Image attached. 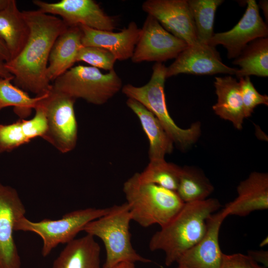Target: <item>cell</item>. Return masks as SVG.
<instances>
[{
  "instance_id": "obj_22",
  "label": "cell",
  "mask_w": 268,
  "mask_h": 268,
  "mask_svg": "<svg viewBox=\"0 0 268 268\" xmlns=\"http://www.w3.org/2000/svg\"><path fill=\"white\" fill-rule=\"evenodd\" d=\"M29 28L15 0L0 11V40L7 48L10 60L16 57L25 46Z\"/></svg>"
},
{
  "instance_id": "obj_12",
  "label": "cell",
  "mask_w": 268,
  "mask_h": 268,
  "mask_svg": "<svg viewBox=\"0 0 268 268\" xmlns=\"http://www.w3.org/2000/svg\"><path fill=\"white\" fill-rule=\"evenodd\" d=\"M246 11L238 23L229 31L214 34L208 44L221 45L227 51L229 59L236 58L253 41L268 37V28L261 17L255 0L246 1Z\"/></svg>"
},
{
  "instance_id": "obj_37",
  "label": "cell",
  "mask_w": 268,
  "mask_h": 268,
  "mask_svg": "<svg viewBox=\"0 0 268 268\" xmlns=\"http://www.w3.org/2000/svg\"><path fill=\"white\" fill-rule=\"evenodd\" d=\"M260 6L263 11L264 15L268 21V1L267 0L260 1Z\"/></svg>"
},
{
  "instance_id": "obj_26",
  "label": "cell",
  "mask_w": 268,
  "mask_h": 268,
  "mask_svg": "<svg viewBox=\"0 0 268 268\" xmlns=\"http://www.w3.org/2000/svg\"><path fill=\"white\" fill-rule=\"evenodd\" d=\"M222 0H188L193 16L197 42L208 44L213 35V24L217 7Z\"/></svg>"
},
{
  "instance_id": "obj_15",
  "label": "cell",
  "mask_w": 268,
  "mask_h": 268,
  "mask_svg": "<svg viewBox=\"0 0 268 268\" xmlns=\"http://www.w3.org/2000/svg\"><path fill=\"white\" fill-rule=\"evenodd\" d=\"M228 216L224 208L208 218L204 236L180 257L177 262V267L220 268L223 253L219 245V231L223 220Z\"/></svg>"
},
{
  "instance_id": "obj_30",
  "label": "cell",
  "mask_w": 268,
  "mask_h": 268,
  "mask_svg": "<svg viewBox=\"0 0 268 268\" xmlns=\"http://www.w3.org/2000/svg\"><path fill=\"white\" fill-rule=\"evenodd\" d=\"M239 83L245 118L251 116L257 106L268 105V96L258 92L249 76L240 78Z\"/></svg>"
},
{
  "instance_id": "obj_14",
  "label": "cell",
  "mask_w": 268,
  "mask_h": 268,
  "mask_svg": "<svg viewBox=\"0 0 268 268\" xmlns=\"http://www.w3.org/2000/svg\"><path fill=\"white\" fill-rule=\"evenodd\" d=\"M238 68L228 67L222 61L215 47L197 43L188 46L166 67V78L181 73L212 75L236 74Z\"/></svg>"
},
{
  "instance_id": "obj_11",
  "label": "cell",
  "mask_w": 268,
  "mask_h": 268,
  "mask_svg": "<svg viewBox=\"0 0 268 268\" xmlns=\"http://www.w3.org/2000/svg\"><path fill=\"white\" fill-rule=\"evenodd\" d=\"M25 213L16 190L0 182V268H21L13 232L15 222Z\"/></svg>"
},
{
  "instance_id": "obj_31",
  "label": "cell",
  "mask_w": 268,
  "mask_h": 268,
  "mask_svg": "<svg viewBox=\"0 0 268 268\" xmlns=\"http://www.w3.org/2000/svg\"><path fill=\"white\" fill-rule=\"evenodd\" d=\"M41 100L34 109L35 114L32 119H20L23 132L29 142L38 137L44 139L47 133V120Z\"/></svg>"
},
{
  "instance_id": "obj_27",
  "label": "cell",
  "mask_w": 268,
  "mask_h": 268,
  "mask_svg": "<svg viewBox=\"0 0 268 268\" xmlns=\"http://www.w3.org/2000/svg\"><path fill=\"white\" fill-rule=\"evenodd\" d=\"M181 170L180 167L163 159L150 161L143 171L138 174L140 180L143 182L176 191Z\"/></svg>"
},
{
  "instance_id": "obj_10",
  "label": "cell",
  "mask_w": 268,
  "mask_h": 268,
  "mask_svg": "<svg viewBox=\"0 0 268 268\" xmlns=\"http://www.w3.org/2000/svg\"><path fill=\"white\" fill-rule=\"evenodd\" d=\"M33 3L44 13L59 15L68 26L83 25L109 31L116 27L114 19L93 0H62L56 2L34 0Z\"/></svg>"
},
{
  "instance_id": "obj_21",
  "label": "cell",
  "mask_w": 268,
  "mask_h": 268,
  "mask_svg": "<svg viewBox=\"0 0 268 268\" xmlns=\"http://www.w3.org/2000/svg\"><path fill=\"white\" fill-rule=\"evenodd\" d=\"M52 268H100V247L89 234L74 239L66 244Z\"/></svg>"
},
{
  "instance_id": "obj_2",
  "label": "cell",
  "mask_w": 268,
  "mask_h": 268,
  "mask_svg": "<svg viewBox=\"0 0 268 268\" xmlns=\"http://www.w3.org/2000/svg\"><path fill=\"white\" fill-rule=\"evenodd\" d=\"M220 206L219 201L214 198L185 203L177 214L152 235L149 249L162 251L167 266L177 263L204 236L208 218Z\"/></svg>"
},
{
  "instance_id": "obj_1",
  "label": "cell",
  "mask_w": 268,
  "mask_h": 268,
  "mask_svg": "<svg viewBox=\"0 0 268 268\" xmlns=\"http://www.w3.org/2000/svg\"><path fill=\"white\" fill-rule=\"evenodd\" d=\"M22 12L29 28V37L19 54L5 63V67L15 86L41 96L52 88L47 76L51 50L68 26L61 18L39 9Z\"/></svg>"
},
{
  "instance_id": "obj_13",
  "label": "cell",
  "mask_w": 268,
  "mask_h": 268,
  "mask_svg": "<svg viewBox=\"0 0 268 268\" xmlns=\"http://www.w3.org/2000/svg\"><path fill=\"white\" fill-rule=\"evenodd\" d=\"M142 8L188 46L198 43L188 0H147L143 3Z\"/></svg>"
},
{
  "instance_id": "obj_18",
  "label": "cell",
  "mask_w": 268,
  "mask_h": 268,
  "mask_svg": "<svg viewBox=\"0 0 268 268\" xmlns=\"http://www.w3.org/2000/svg\"><path fill=\"white\" fill-rule=\"evenodd\" d=\"M79 26H68L55 41L51 50L47 76L51 81L72 67L76 62L79 50L82 47Z\"/></svg>"
},
{
  "instance_id": "obj_38",
  "label": "cell",
  "mask_w": 268,
  "mask_h": 268,
  "mask_svg": "<svg viewBox=\"0 0 268 268\" xmlns=\"http://www.w3.org/2000/svg\"><path fill=\"white\" fill-rule=\"evenodd\" d=\"M10 0H0V11L8 5Z\"/></svg>"
},
{
  "instance_id": "obj_24",
  "label": "cell",
  "mask_w": 268,
  "mask_h": 268,
  "mask_svg": "<svg viewBox=\"0 0 268 268\" xmlns=\"http://www.w3.org/2000/svg\"><path fill=\"white\" fill-rule=\"evenodd\" d=\"M214 187L204 174L194 167L182 168L176 193L184 203L205 200Z\"/></svg>"
},
{
  "instance_id": "obj_32",
  "label": "cell",
  "mask_w": 268,
  "mask_h": 268,
  "mask_svg": "<svg viewBox=\"0 0 268 268\" xmlns=\"http://www.w3.org/2000/svg\"><path fill=\"white\" fill-rule=\"evenodd\" d=\"M220 268H266L254 261L248 255L223 254Z\"/></svg>"
},
{
  "instance_id": "obj_33",
  "label": "cell",
  "mask_w": 268,
  "mask_h": 268,
  "mask_svg": "<svg viewBox=\"0 0 268 268\" xmlns=\"http://www.w3.org/2000/svg\"><path fill=\"white\" fill-rule=\"evenodd\" d=\"M257 263H261L267 268L268 267V252L264 250H249L247 254Z\"/></svg>"
},
{
  "instance_id": "obj_36",
  "label": "cell",
  "mask_w": 268,
  "mask_h": 268,
  "mask_svg": "<svg viewBox=\"0 0 268 268\" xmlns=\"http://www.w3.org/2000/svg\"><path fill=\"white\" fill-rule=\"evenodd\" d=\"M110 268H135L134 263L130 262L119 263Z\"/></svg>"
},
{
  "instance_id": "obj_9",
  "label": "cell",
  "mask_w": 268,
  "mask_h": 268,
  "mask_svg": "<svg viewBox=\"0 0 268 268\" xmlns=\"http://www.w3.org/2000/svg\"><path fill=\"white\" fill-rule=\"evenodd\" d=\"M188 45L166 30L153 16L148 15L144 22L132 61L162 63L176 58Z\"/></svg>"
},
{
  "instance_id": "obj_7",
  "label": "cell",
  "mask_w": 268,
  "mask_h": 268,
  "mask_svg": "<svg viewBox=\"0 0 268 268\" xmlns=\"http://www.w3.org/2000/svg\"><path fill=\"white\" fill-rule=\"evenodd\" d=\"M110 209L111 207L77 209L64 214L59 219L45 218L38 222L30 221L24 216L16 221L14 229L39 235L43 241L41 254L46 257L59 244H67L75 239L86 224L107 214Z\"/></svg>"
},
{
  "instance_id": "obj_17",
  "label": "cell",
  "mask_w": 268,
  "mask_h": 268,
  "mask_svg": "<svg viewBox=\"0 0 268 268\" xmlns=\"http://www.w3.org/2000/svg\"><path fill=\"white\" fill-rule=\"evenodd\" d=\"M237 196L224 208L228 215L245 216L268 208V174L253 172L237 187Z\"/></svg>"
},
{
  "instance_id": "obj_23",
  "label": "cell",
  "mask_w": 268,
  "mask_h": 268,
  "mask_svg": "<svg viewBox=\"0 0 268 268\" xmlns=\"http://www.w3.org/2000/svg\"><path fill=\"white\" fill-rule=\"evenodd\" d=\"M233 64L240 68L236 74L240 78L250 75L268 76V38H261L250 43Z\"/></svg>"
},
{
  "instance_id": "obj_8",
  "label": "cell",
  "mask_w": 268,
  "mask_h": 268,
  "mask_svg": "<svg viewBox=\"0 0 268 268\" xmlns=\"http://www.w3.org/2000/svg\"><path fill=\"white\" fill-rule=\"evenodd\" d=\"M75 99L51 88L40 101L47 120L44 139L63 153L72 150L77 139V124L74 104Z\"/></svg>"
},
{
  "instance_id": "obj_16",
  "label": "cell",
  "mask_w": 268,
  "mask_h": 268,
  "mask_svg": "<svg viewBox=\"0 0 268 268\" xmlns=\"http://www.w3.org/2000/svg\"><path fill=\"white\" fill-rule=\"evenodd\" d=\"M79 26L83 46L106 49L119 61L132 58L141 31L134 21L118 32L99 30L83 25Z\"/></svg>"
},
{
  "instance_id": "obj_6",
  "label": "cell",
  "mask_w": 268,
  "mask_h": 268,
  "mask_svg": "<svg viewBox=\"0 0 268 268\" xmlns=\"http://www.w3.org/2000/svg\"><path fill=\"white\" fill-rule=\"evenodd\" d=\"M52 87L74 98L102 105L122 88V81L114 69L107 73L91 66L72 67L54 80Z\"/></svg>"
},
{
  "instance_id": "obj_28",
  "label": "cell",
  "mask_w": 268,
  "mask_h": 268,
  "mask_svg": "<svg viewBox=\"0 0 268 268\" xmlns=\"http://www.w3.org/2000/svg\"><path fill=\"white\" fill-rule=\"evenodd\" d=\"M115 56L108 50L96 47L82 46L78 51L76 62H84L91 67L111 71L116 61Z\"/></svg>"
},
{
  "instance_id": "obj_5",
  "label": "cell",
  "mask_w": 268,
  "mask_h": 268,
  "mask_svg": "<svg viewBox=\"0 0 268 268\" xmlns=\"http://www.w3.org/2000/svg\"><path fill=\"white\" fill-rule=\"evenodd\" d=\"M166 67L162 63H156L147 83L141 87L128 84L122 87V91L129 98L138 101L153 114L173 143L186 149L198 140L201 134V125L196 122L187 129H182L170 116L164 93Z\"/></svg>"
},
{
  "instance_id": "obj_3",
  "label": "cell",
  "mask_w": 268,
  "mask_h": 268,
  "mask_svg": "<svg viewBox=\"0 0 268 268\" xmlns=\"http://www.w3.org/2000/svg\"><path fill=\"white\" fill-rule=\"evenodd\" d=\"M125 194L134 220L143 227L166 225L185 203L176 191L141 181L135 173L124 184Z\"/></svg>"
},
{
  "instance_id": "obj_34",
  "label": "cell",
  "mask_w": 268,
  "mask_h": 268,
  "mask_svg": "<svg viewBox=\"0 0 268 268\" xmlns=\"http://www.w3.org/2000/svg\"><path fill=\"white\" fill-rule=\"evenodd\" d=\"M0 58L5 63L10 60L9 53L4 44L0 40Z\"/></svg>"
},
{
  "instance_id": "obj_29",
  "label": "cell",
  "mask_w": 268,
  "mask_h": 268,
  "mask_svg": "<svg viewBox=\"0 0 268 268\" xmlns=\"http://www.w3.org/2000/svg\"><path fill=\"white\" fill-rule=\"evenodd\" d=\"M28 142L23 132L20 119L10 124H0V154Z\"/></svg>"
},
{
  "instance_id": "obj_19",
  "label": "cell",
  "mask_w": 268,
  "mask_h": 268,
  "mask_svg": "<svg viewBox=\"0 0 268 268\" xmlns=\"http://www.w3.org/2000/svg\"><path fill=\"white\" fill-rule=\"evenodd\" d=\"M217 102L212 106L215 114L220 118L231 122L240 130L245 117L239 81L228 75L216 77L214 81Z\"/></svg>"
},
{
  "instance_id": "obj_39",
  "label": "cell",
  "mask_w": 268,
  "mask_h": 268,
  "mask_svg": "<svg viewBox=\"0 0 268 268\" xmlns=\"http://www.w3.org/2000/svg\"><path fill=\"white\" fill-rule=\"evenodd\" d=\"M268 237H266V238H265L264 239L262 240V241L260 243V246L261 247H263L266 246L268 244Z\"/></svg>"
},
{
  "instance_id": "obj_35",
  "label": "cell",
  "mask_w": 268,
  "mask_h": 268,
  "mask_svg": "<svg viewBox=\"0 0 268 268\" xmlns=\"http://www.w3.org/2000/svg\"><path fill=\"white\" fill-rule=\"evenodd\" d=\"M13 76L7 69L5 62L0 58V78Z\"/></svg>"
},
{
  "instance_id": "obj_4",
  "label": "cell",
  "mask_w": 268,
  "mask_h": 268,
  "mask_svg": "<svg viewBox=\"0 0 268 268\" xmlns=\"http://www.w3.org/2000/svg\"><path fill=\"white\" fill-rule=\"evenodd\" d=\"M132 221L127 202L111 206L110 211L83 228L86 234L97 237L103 242L106 258L103 268H110L123 262L151 263L138 254L131 242L130 223Z\"/></svg>"
},
{
  "instance_id": "obj_20",
  "label": "cell",
  "mask_w": 268,
  "mask_h": 268,
  "mask_svg": "<svg viewBox=\"0 0 268 268\" xmlns=\"http://www.w3.org/2000/svg\"><path fill=\"white\" fill-rule=\"evenodd\" d=\"M127 106L138 118L149 143L150 161L163 159L172 152L173 142L158 119L138 101L128 98Z\"/></svg>"
},
{
  "instance_id": "obj_40",
  "label": "cell",
  "mask_w": 268,
  "mask_h": 268,
  "mask_svg": "<svg viewBox=\"0 0 268 268\" xmlns=\"http://www.w3.org/2000/svg\"><path fill=\"white\" fill-rule=\"evenodd\" d=\"M177 268H179L178 267H177Z\"/></svg>"
},
{
  "instance_id": "obj_25",
  "label": "cell",
  "mask_w": 268,
  "mask_h": 268,
  "mask_svg": "<svg viewBox=\"0 0 268 268\" xmlns=\"http://www.w3.org/2000/svg\"><path fill=\"white\" fill-rule=\"evenodd\" d=\"M13 78H0V110L13 107L14 112L21 119L30 115L45 94L31 97L28 92L11 83Z\"/></svg>"
}]
</instances>
